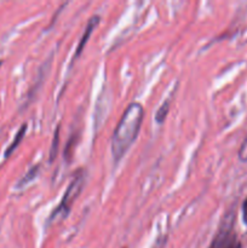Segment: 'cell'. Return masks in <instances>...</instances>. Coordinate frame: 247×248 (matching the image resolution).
I'll return each instance as SVG.
<instances>
[{"label":"cell","mask_w":247,"mask_h":248,"mask_svg":"<svg viewBox=\"0 0 247 248\" xmlns=\"http://www.w3.org/2000/svg\"><path fill=\"white\" fill-rule=\"evenodd\" d=\"M143 119L144 109L142 104L137 102L131 103L124 111L111 137V154L116 162L123 159L124 155L137 140Z\"/></svg>","instance_id":"6da1fadb"},{"label":"cell","mask_w":247,"mask_h":248,"mask_svg":"<svg viewBox=\"0 0 247 248\" xmlns=\"http://www.w3.org/2000/svg\"><path fill=\"white\" fill-rule=\"evenodd\" d=\"M84 186L85 173L82 170H79V171L75 173V176L73 177L69 186H68L67 190H65L60 205H58L57 207L52 211V213H51L50 218H48V223L58 222V220H62L68 217L70 210H72L73 203H74L75 200L80 196L82 189H84Z\"/></svg>","instance_id":"7a4b0ae2"},{"label":"cell","mask_w":247,"mask_h":248,"mask_svg":"<svg viewBox=\"0 0 247 248\" xmlns=\"http://www.w3.org/2000/svg\"><path fill=\"white\" fill-rule=\"evenodd\" d=\"M208 248H241V242L234 229L232 212L224 216Z\"/></svg>","instance_id":"3957f363"},{"label":"cell","mask_w":247,"mask_h":248,"mask_svg":"<svg viewBox=\"0 0 247 248\" xmlns=\"http://www.w3.org/2000/svg\"><path fill=\"white\" fill-rule=\"evenodd\" d=\"M99 23V16H92L91 18L89 19V22H87V26L86 28H85V31L84 34H82L81 39H80L79 44H77V50H75V55H74V60H77V57H79L80 55H81L82 50H84L85 45L87 44V41H89V38L91 36L92 31H94V28H96L97 26H98Z\"/></svg>","instance_id":"277c9868"},{"label":"cell","mask_w":247,"mask_h":248,"mask_svg":"<svg viewBox=\"0 0 247 248\" xmlns=\"http://www.w3.org/2000/svg\"><path fill=\"white\" fill-rule=\"evenodd\" d=\"M26 131H27V125H26V124H23V125L21 126V128L18 130V132L16 133V136H15L14 140L11 142V144L7 147L6 150H5V157H9L10 155H11L12 153L15 152V149L18 147L19 143H21L22 140H23L24 135H26Z\"/></svg>","instance_id":"5b68a950"},{"label":"cell","mask_w":247,"mask_h":248,"mask_svg":"<svg viewBox=\"0 0 247 248\" xmlns=\"http://www.w3.org/2000/svg\"><path fill=\"white\" fill-rule=\"evenodd\" d=\"M40 169H41L40 165H35V166L31 167V169L29 170V171L27 172L23 177H22L21 181L17 183V188H23V186H26L27 184L31 183V181H34V179L38 177L39 172H40Z\"/></svg>","instance_id":"8992f818"},{"label":"cell","mask_w":247,"mask_h":248,"mask_svg":"<svg viewBox=\"0 0 247 248\" xmlns=\"http://www.w3.org/2000/svg\"><path fill=\"white\" fill-rule=\"evenodd\" d=\"M170 111V99H166L164 103L160 106V108L157 109L156 114H155V120H156L157 124H162L166 119L167 114Z\"/></svg>","instance_id":"52a82bcc"},{"label":"cell","mask_w":247,"mask_h":248,"mask_svg":"<svg viewBox=\"0 0 247 248\" xmlns=\"http://www.w3.org/2000/svg\"><path fill=\"white\" fill-rule=\"evenodd\" d=\"M58 142H60V127H57L55 132V137H53L52 145H51L50 149V162H52L55 160V157L57 156V149H58Z\"/></svg>","instance_id":"ba28073f"},{"label":"cell","mask_w":247,"mask_h":248,"mask_svg":"<svg viewBox=\"0 0 247 248\" xmlns=\"http://www.w3.org/2000/svg\"><path fill=\"white\" fill-rule=\"evenodd\" d=\"M239 159L242 162H247V137L245 138V140L242 142L241 147L239 150Z\"/></svg>","instance_id":"9c48e42d"},{"label":"cell","mask_w":247,"mask_h":248,"mask_svg":"<svg viewBox=\"0 0 247 248\" xmlns=\"http://www.w3.org/2000/svg\"><path fill=\"white\" fill-rule=\"evenodd\" d=\"M242 219H244L245 224L247 225V198L245 199L244 203H242Z\"/></svg>","instance_id":"30bf717a"},{"label":"cell","mask_w":247,"mask_h":248,"mask_svg":"<svg viewBox=\"0 0 247 248\" xmlns=\"http://www.w3.org/2000/svg\"><path fill=\"white\" fill-rule=\"evenodd\" d=\"M0 64H1V62H0Z\"/></svg>","instance_id":"8fae6325"}]
</instances>
